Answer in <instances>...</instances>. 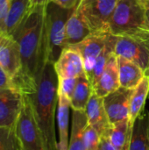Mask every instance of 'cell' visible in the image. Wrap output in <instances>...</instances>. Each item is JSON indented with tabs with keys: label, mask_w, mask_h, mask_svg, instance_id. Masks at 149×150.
Returning a JSON list of instances; mask_svg holds the SVG:
<instances>
[{
	"label": "cell",
	"mask_w": 149,
	"mask_h": 150,
	"mask_svg": "<svg viewBox=\"0 0 149 150\" xmlns=\"http://www.w3.org/2000/svg\"><path fill=\"white\" fill-rule=\"evenodd\" d=\"M26 96L31 100L46 150H59L55 125L58 106V76L54 63L45 64L38 79L36 91Z\"/></svg>",
	"instance_id": "obj_1"
},
{
	"label": "cell",
	"mask_w": 149,
	"mask_h": 150,
	"mask_svg": "<svg viewBox=\"0 0 149 150\" xmlns=\"http://www.w3.org/2000/svg\"><path fill=\"white\" fill-rule=\"evenodd\" d=\"M75 9L67 10L53 2L46 7L45 46L47 62L55 63L65 48L66 24Z\"/></svg>",
	"instance_id": "obj_2"
},
{
	"label": "cell",
	"mask_w": 149,
	"mask_h": 150,
	"mask_svg": "<svg viewBox=\"0 0 149 150\" xmlns=\"http://www.w3.org/2000/svg\"><path fill=\"white\" fill-rule=\"evenodd\" d=\"M149 28L141 0H118L109 23V33L124 35Z\"/></svg>",
	"instance_id": "obj_3"
},
{
	"label": "cell",
	"mask_w": 149,
	"mask_h": 150,
	"mask_svg": "<svg viewBox=\"0 0 149 150\" xmlns=\"http://www.w3.org/2000/svg\"><path fill=\"white\" fill-rule=\"evenodd\" d=\"M114 53L137 63L145 73L149 72V28L117 36Z\"/></svg>",
	"instance_id": "obj_4"
},
{
	"label": "cell",
	"mask_w": 149,
	"mask_h": 150,
	"mask_svg": "<svg viewBox=\"0 0 149 150\" xmlns=\"http://www.w3.org/2000/svg\"><path fill=\"white\" fill-rule=\"evenodd\" d=\"M25 96L24 105L15 125L20 150H46L42 134L34 117L31 100Z\"/></svg>",
	"instance_id": "obj_5"
},
{
	"label": "cell",
	"mask_w": 149,
	"mask_h": 150,
	"mask_svg": "<svg viewBox=\"0 0 149 150\" xmlns=\"http://www.w3.org/2000/svg\"><path fill=\"white\" fill-rule=\"evenodd\" d=\"M118 0H81V12L92 33H109V23Z\"/></svg>",
	"instance_id": "obj_6"
},
{
	"label": "cell",
	"mask_w": 149,
	"mask_h": 150,
	"mask_svg": "<svg viewBox=\"0 0 149 150\" xmlns=\"http://www.w3.org/2000/svg\"><path fill=\"white\" fill-rule=\"evenodd\" d=\"M25 96L14 88L0 90V127H14L20 115Z\"/></svg>",
	"instance_id": "obj_7"
},
{
	"label": "cell",
	"mask_w": 149,
	"mask_h": 150,
	"mask_svg": "<svg viewBox=\"0 0 149 150\" xmlns=\"http://www.w3.org/2000/svg\"><path fill=\"white\" fill-rule=\"evenodd\" d=\"M133 90L119 87L115 91L103 98L104 105L111 125L129 118L130 99Z\"/></svg>",
	"instance_id": "obj_8"
},
{
	"label": "cell",
	"mask_w": 149,
	"mask_h": 150,
	"mask_svg": "<svg viewBox=\"0 0 149 150\" xmlns=\"http://www.w3.org/2000/svg\"><path fill=\"white\" fill-rule=\"evenodd\" d=\"M110 34V33H92L83 41L73 46L82 55L84 72L88 79L91 76L97 59L105 47Z\"/></svg>",
	"instance_id": "obj_9"
},
{
	"label": "cell",
	"mask_w": 149,
	"mask_h": 150,
	"mask_svg": "<svg viewBox=\"0 0 149 150\" xmlns=\"http://www.w3.org/2000/svg\"><path fill=\"white\" fill-rule=\"evenodd\" d=\"M0 66L11 79L22 68L18 44L11 35L6 33H0Z\"/></svg>",
	"instance_id": "obj_10"
},
{
	"label": "cell",
	"mask_w": 149,
	"mask_h": 150,
	"mask_svg": "<svg viewBox=\"0 0 149 150\" xmlns=\"http://www.w3.org/2000/svg\"><path fill=\"white\" fill-rule=\"evenodd\" d=\"M58 78H76L84 73L83 61L79 51L73 46L67 47L54 63Z\"/></svg>",
	"instance_id": "obj_11"
},
{
	"label": "cell",
	"mask_w": 149,
	"mask_h": 150,
	"mask_svg": "<svg viewBox=\"0 0 149 150\" xmlns=\"http://www.w3.org/2000/svg\"><path fill=\"white\" fill-rule=\"evenodd\" d=\"M85 112L88 124L97 131L100 137L107 135L112 125L109 122L104 105V98L98 97L93 91L88 102Z\"/></svg>",
	"instance_id": "obj_12"
},
{
	"label": "cell",
	"mask_w": 149,
	"mask_h": 150,
	"mask_svg": "<svg viewBox=\"0 0 149 150\" xmlns=\"http://www.w3.org/2000/svg\"><path fill=\"white\" fill-rule=\"evenodd\" d=\"M120 86L117 55L114 54L109 59L102 75L93 85V91L100 98H105L118 90Z\"/></svg>",
	"instance_id": "obj_13"
},
{
	"label": "cell",
	"mask_w": 149,
	"mask_h": 150,
	"mask_svg": "<svg viewBox=\"0 0 149 150\" xmlns=\"http://www.w3.org/2000/svg\"><path fill=\"white\" fill-rule=\"evenodd\" d=\"M90 34L92 32L90 26L76 7L66 24L65 47L78 44Z\"/></svg>",
	"instance_id": "obj_14"
},
{
	"label": "cell",
	"mask_w": 149,
	"mask_h": 150,
	"mask_svg": "<svg viewBox=\"0 0 149 150\" xmlns=\"http://www.w3.org/2000/svg\"><path fill=\"white\" fill-rule=\"evenodd\" d=\"M70 100L63 95L58 94V106H57V128H58V149L59 150H68L69 136V112Z\"/></svg>",
	"instance_id": "obj_15"
},
{
	"label": "cell",
	"mask_w": 149,
	"mask_h": 150,
	"mask_svg": "<svg viewBox=\"0 0 149 150\" xmlns=\"http://www.w3.org/2000/svg\"><path fill=\"white\" fill-rule=\"evenodd\" d=\"M120 86L126 89H134L145 76V71L135 62L117 56Z\"/></svg>",
	"instance_id": "obj_16"
},
{
	"label": "cell",
	"mask_w": 149,
	"mask_h": 150,
	"mask_svg": "<svg viewBox=\"0 0 149 150\" xmlns=\"http://www.w3.org/2000/svg\"><path fill=\"white\" fill-rule=\"evenodd\" d=\"M32 9L30 0H9L5 19V33L13 35L24 22Z\"/></svg>",
	"instance_id": "obj_17"
},
{
	"label": "cell",
	"mask_w": 149,
	"mask_h": 150,
	"mask_svg": "<svg viewBox=\"0 0 149 150\" xmlns=\"http://www.w3.org/2000/svg\"><path fill=\"white\" fill-rule=\"evenodd\" d=\"M133 124L128 118L111 126L107 136L118 150H129Z\"/></svg>",
	"instance_id": "obj_18"
},
{
	"label": "cell",
	"mask_w": 149,
	"mask_h": 150,
	"mask_svg": "<svg viewBox=\"0 0 149 150\" xmlns=\"http://www.w3.org/2000/svg\"><path fill=\"white\" fill-rule=\"evenodd\" d=\"M149 93V76L145 74L139 84L133 90L130 99V120L134 121L143 113Z\"/></svg>",
	"instance_id": "obj_19"
},
{
	"label": "cell",
	"mask_w": 149,
	"mask_h": 150,
	"mask_svg": "<svg viewBox=\"0 0 149 150\" xmlns=\"http://www.w3.org/2000/svg\"><path fill=\"white\" fill-rule=\"evenodd\" d=\"M88 125L85 111L72 110V126L68 150H86L83 143V133Z\"/></svg>",
	"instance_id": "obj_20"
},
{
	"label": "cell",
	"mask_w": 149,
	"mask_h": 150,
	"mask_svg": "<svg viewBox=\"0 0 149 150\" xmlns=\"http://www.w3.org/2000/svg\"><path fill=\"white\" fill-rule=\"evenodd\" d=\"M92 93V85L84 72L77 77V82L70 101L71 109L76 111H85Z\"/></svg>",
	"instance_id": "obj_21"
},
{
	"label": "cell",
	"mask_w": 149,
	"mask_h": 150,
	"mask_svg": "<svg viewBox=\"0 0 149 150\" xmlns=\"http://www.w3.org/2000/svg\"><path fill=\"white\" fill-rule=\"evenodd\" d=\"M148 118L149 113H142L134 121L129 150H149Z\"/></svg>",
	"instance_id": "obj_22"
},
{
	"label": "cell",
	"mask_w": 149,
	"mask_h": 150,
	"mask_svg": "<svg viewBox=\"0 0 149 150\" xmlns=\"http://www.w3.org/2000/svg\"><path fill=\"white\" fill-rule=\"evenodd\" d=\"M116 40H117V36L111 33L109 35V38L107 40L105 47H104L101 54L98 55L97 62H96V64H95V67H94L93 71L91 73V76L89 78L92 87L99 79V77L102 75V73H103L109 59L111 58V56L115 54L114 49H115Z\"/></svg>",
	"instance_id": "obj_23"
},
{
	"label": "cell",
	"mask_w": 149,
	"mask_h": 150,
	"mask_svg": "<svg viewBox=\"0 0 149 150\" xmlns=\"http://www.w3.org/2000/svg\"><path fill=\"white\" fill-rule=\"evenodd\" d=\"M0 150H20L14 127H0Z\"/></svg>",
	"instance_id": "obj_24"
},
{
	"label": "cell",
	"mask_w": 149,
	"mask_h": 150,
	"mask_svg": "<svg viewBox=\"0 0 149 150\" xmlns=\"http://www.w3.org/2000/svg\"><path fill=\"white\" fill-rule=\"evenodd\" d=\"M100 135L90 125H87L83 133V143L86 150H98Z\"/></svg>",
	"instance_id": "obj_25"
},
{
	"label": "cell",
	"mask_w": 149,
	"mask_h": 150,
	"mask_svg": "<svg viewBox=\"0 0 149 150\" xmlns=\"http://www.w3.org/2000/svg\"><path fill=\"white\" fill-rule=\"evenodd\" d=\"M77 82L76 78H58V94L63 95L71 101V98Z\"/></svg>",
	"instance_id": "obj_26"
},
{
	"label": "cell",
	"mask_w": 149,
	"mask_h": 150,
	"mask_svg": "<svg viewBox=\"0 0 149 150\" xmlns=\"http://www.w3.org/2000/svg\"><path fill=\"white\" fill-rule=\"evenodd\" d=\"M9 8V0H0V33H5V19Z\"/></svg>",
	"instance_id": "obj_27"
},
{
	"label": "cell",
	"mask_w": 149,
	"mask_h": 150,
	"mask_svg": "<svg viewBox=\"0 0 149 150\" xmlns=\"http://www.w3.org/2000/svg\"><path fill=\"white\" fill-rule=\"evenodd\" d=\"M13 88L11 78L8 76L5 70L0 66V90Z\"/></svg>",
	"instance_id": "obj_28"
},
{
	"label": "cell",
	"mask_w": 149,
	"mask_h": 150,
	"mask_svg": "<svg viewBox=\"0 0 149 150\" xmlns=\"http://www.w3.org/2000/svg\"><path fill=\"white\" fill-rule=\"evenodd\" d=\"M51 2L54 3L55 4H57L64 9L73 10L78 6L81 0H51Z\"/></svg>",
	"instance_id": "obj_29"
},
{
	"label": "cell",
	"mask_w": 149,
	"mask_h": 150,
	"mask_svg": "<svg viewBox=\"0 0 149 150\" xmlns=\"http://www.w3.org/2000/svg\"><path fill=\"white\" fill-rule=\"evenodd\" d=\"M98 150H118L110 142L107 135L102 136L99 142Z\"/></svg>",
	"instance_id": "obj_30"
},
{
	"label": "cell",
	"mask_w": 149,
	"mask_h": 150,
	"mask_svg": "<svg viewBox=\"0 0 149 150\" xmlns=\"http://www.w3.org/2000/svg\"><path fill=\"white\" fill-rule=\"evenodd\" d=\"M51 0H30L32 8L38 7V6H47Z\"/></svg>",
	"instance_id": "obj_31"
},
{
	"label": "cell",
	"mask_w": 149,
	"mask_h": 150,
	"mask_svg": "<svg viewBox=\"0 0 149 150\" xmlns=\"http://www.w3.org/2000/svg\"><path fill=\"white\" fill-rule=\"evenodd\" d=\"M148 137H149V118H148Z\"/></svg>",
	"instance_id": "obj_32"
},
{
	"label": "cell",
	"mask_w": 149,
	"mask_h": 150,
	"mask_svg": "<svg viewBox=\"0 0 149 150\" xmlns=\"http://www.w3.org/2000/svg\"><path fill=\"white\" fill-rule=\"evenodd\" d=\"M146 74H148V76H149V72H147Z\"/></svg>",
	"instance_id": "obj_33"
}]
</instances>
